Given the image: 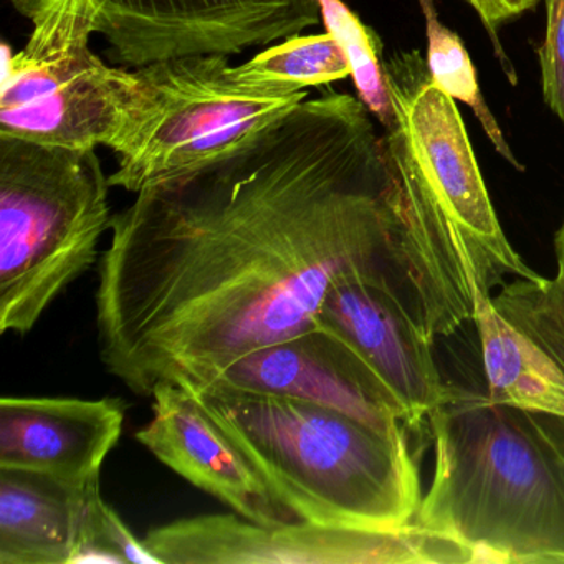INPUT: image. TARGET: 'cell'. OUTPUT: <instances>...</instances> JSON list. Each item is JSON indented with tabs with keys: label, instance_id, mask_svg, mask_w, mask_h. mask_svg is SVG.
Returning <instances> with one entry per match:
<instances>
[{
	"label": "cell",
	"instance_id": "18",
	"mask_svg": "<svg viewBox=\"0 0 564 564\" xmlns=\"http://www.w3.org/2000/svg\"><path fill=\"white\" fill-rule=\"evenodd\" d=\"M497 312L564 372V272L513 279L491 295Z\"/></svg>",
	"mask_w": 564,
	"mask_h": 564
},
{
	"label": "cell",
	"instance_id": "15",
	"mask_svg": "<svg viewBox=\"0 0 564 564\" xmlns=\"http://www.w3.org/2000/svg\"><path fill=\"white\" fill-rule=\"evenodd\" d=\"M474 323L487 398L564 427V372L497 312L491 295L478 296Z\"/></svg>",
	"mask_w": 564,
	"mask_h": 564
},
{
	"label": "cell",
	"instance_id": "4",
	"mask_svg": "<svg viewBox=\"0 0 564 564\" xmlns=\"http://www.w3.org/2000/svg\"><path fill=\"white\" fill-rule=\"evenodd\" d=\"M184 388L296 520L388 528L417 518L421 480L408 435L303 399Z\"/></svg>",
	"mask_w": 564,
	"mask_h": 564
},
{
	"label": "cell",
	"instance_id": "11",
	"mask_svg": "<svg viewBox=\"0 0 564 564\" xmlns=\"http://www.w3.org/2000/svg\"><path fill=\"white\" fill-rule=\"evenodd\" d=\"M191 388L303 399L386 434L401 435L408 429L401 405L365 359L319 326L237 358Z\"/></svg>",
	"mask_w": 564,
	"mask_h": 564
},
{
	"label": "cell",
	"instance_id": "8",
	"mask_svg": "<svg viewBox=\"0 0 564 564\" xmlns=\"http://www.w3.org/2000/svg\"><path fill=\"white\" fill-rule=\"evenodd\" d=\"M143 541L161 564L471 563L464 546L417 521L388 528L335 527L257 523L237 513L196 514L151 528Z\"/></svg>",
	"mask_w": 564,
	"mask_h": 564
},
{
	"label": "cell",
	"instance_id": "5",
	"mask_svg": "<svg viewBox=\"0 0 564 564\" xmlns=\"http://www.w3.org/2000/svg\"><path fill=\"white\" fill-rule=\"evenodd\" d=\"M97 150L0 138V333L25 336L97 262L111 229Z\"/></svg>",
	"mask_w": 564,
	"mask_h": 564
},
{
	"label": "cell",
	"instance_id": "13",
	"mask_svg": "<svg viewBox=\"0 0 564 564\" xmlns=\"http://www.w3.org/2000/svg\"><path fill=\"white\" fill-rule=\"evenodd\" d=\"M121 398L0 399V468L37 471L70 484L100 478L123 434Z\"/></svg>",
	"mask_w": 564,
	"mask_h": 564
},
{
	"label": "cell",
	"instance_id": "9",
	"mask_svg": "<svg viewBox=\"0 0 564 564\" xmlns=\"http://www.w3.org/2000/svg\"><path fill=\"white\" fill-rule=\"evenodd\" d=\"M31 21L42 0H11ZM97 34L118 67L270 47L323 25L318 0H94Z\"/></svg>",
	"mask_w": 564,
	"mask_h": 564
},
{
	"label": "cell",
	"instance_id": "14",
	"mask_svg": "<svg viewBox=\"0 0 564 564\" xmlns=\"http://www.w3.org/2000/svg\"><path fill=\"white\" fill-rule=\"evenodd\" d=\"M100 497V478L0 468V564H72Z\"/></svg>",
	"mask_w": 564,
	"mask_h": 564
},
{
	"label": "cell",
	"instance_id": "2",
	"mask_svg": "<svg viewBox=\"0 0 564 564\" xmlns=\"http://www.w3.org/2000/svg\"><path fill=\"white\" fill-rule=\"evenodd\" d=\"M394 121L384 128L388 197L429 336L474 322L475 302L507 279H534L508 242L467 128L417 52L384 61Z\"/></svg>",
	"mask_w": 564,
	"mask_h": 564
},
{
	"label": "cell",
	"instance_id": "10",
	"mask_svg": "<svg viewBox=\"0 0 564 564\" xmlns=\"http://www.w3.org/2000/svg\"><path fill=\"white\" fill-rule=\"evenodd\" d=\"M315 325L365 359L401 405L408 427H417L457 391L438 371L434 339L411 285L399 273L343 276L326 295Z\"/></svg>",
	"mask_w": 564,
	"mask_h": 564
},
{
	"label": "cell",
	"instance_id": "16",
	"mask_svg": "<svg viewBox=\"0 0 564 564\" xmlns=\"http://www.w3.org/2000/svg\"><path fill=\"white\" fill-rule=\"evenodd\" d=\"M236 84L262 90L305 91L351 77V65L329 32L295 35L270 45L246 64L230 65Z\"/></svg>",
	"mask_w": 564,
	"mask_h": 564
},
{
	"label": "cell",
	"instance_id": "22",
	"mask_svg": "<svg viewBox=\"0 0 564 564\" xmlns=\"http://www.w3.org/2000/svg\"><path fill=\"white\" fill-rule=\"evenodd\" d=\"M554 252H556L557 270L564 272V219L557 229L556 236H554Z\"/></svg>",
	"mask_w": 564,
	"mask_h": 564
},
{
	"label": "cell",
	"instance_id": "1",
	"mask_svg": "<svg viewBox=\"0 0 564 564\" xmlns=\"http://www.w3.org/2000/svg\"><path fill=\"white\" fill-rule=\"evenodd\" d=\"M369 115L349 94L306 98L115 214L95 295L108 375L143 398L161 382L199 386L315 328L343 276L388 270L412 289Z\"/></svg>",
	"mask_w": 564,
	"mask_h": 564
},
{
	"label": "cell",
	"instance_id": "7",
	"mask_svg": "<svg viewBox=\"0 0 564 564\" xmlns=\"http://www.w3.org/2000/svg\"><path fill=\"white\" fill-rule=\"evenodd\" d=\"M24 48L4 45L0 138L45 147L107 148L117 130L130 68L110 67L90 47L94 0H42Z\"/></svg>",
	"mask_w": 564,
	"mask_h": 564
},
{
	"label": "cell",
	"instance_id": "17",
	"mask_svg": "<svg viewBox=\"0 0 564 564\" xmlns=\"http://www.w3.org/2000/svg\"><path fill=\"white\" fill-rule=\"evenodd\" d=\"M419 6L425 19V35H427L425 65L432 80L448 97L454 98L455 101H462L474 110L475 117L480 121L485 134L497 153L514 170L523 173V164L518 163L510 144L505 140L497 118L491 115L490 108L485 104L484 95L478 87L477 72L464 42L447 25L442 24L435 0H419Z\"/></svg>",
	"mask_w": 564,
	"mask_h": 564
},
{
	"label": "cell",
	"instance_id": "19",
	"mask_svg": "<svg viewBox=\"0 0 564 564\" xmlns=\"http://www.w3.org/2000/svg\"><path fill=\"white\" fill-rule=\"evenodd\" d=\"M322 6L323 25L341 45L351 65L359 100L379 123L389 128L394 121L391 94L386 80L384 58L379 35L343 2V0H318Z\"/></svg>",
	"mask_w": 564,
	"mask_h": 564
},
{
	"label": "cell",
	"instance_id": "21",
	"mask_svg": "<svg viewBox=\"0 0 564 564\" xmlns=\"http://www.w3.org/2000/svg\"><path fill=\"white\" fill-rule=\"evenodd\" d=\"M464 2H467L477 12L478 19H480L491 44H494L495 54H497L498 61H500L501 68H503L507 77L510 78L511 84H517V74H514L513 65L508 61L503 48H501L498 31L508 22L520 19L524 12L536 8L543 0H464Z\"/></svg>",
	"mask_w": 564,
	"mask_h": 564
},
{
	"label": "cell",
	"instance_id": "3",
	"mask_svg": "<svg viewBox=\"0 0 564 564\" xmlns=\"http://www.w3.org/2000/svg\"><path fill=\"white\" fill-rule=\"evenodd\" d=\"M429 421L434 478L415 521L471 563H564V438L550 421L460 388Z\"/></svg>",
	"mask_w": 564,
	"mask_h": 564
},
{
	"label": "cell",
	"instance_id": "20",
	"mask_svg": "<svg viewBox=\"0 0 564 564\" xmlns=\"http://www.w3.org/2000/svg\"><path fill=\"white\" fill-rule=\"evenodd\" d=\"M546 4V34L538 47L544 104L564 121V0Z\"/></svg>",
	"mask_w": 564,
	"mask_h": 564
},
{
	"label": "cell",
	"instance_id": "12",
	"mask_svg": "<svg viewBox=\"0 0 564 564\" xmlns=\"http://www.w3.org/2000/svg\"><path fill=\"white\" fill-rule=\"evenodd\" d=\"M151 399L153 417L134 438L161 464L247 520L300 521L276 500L249 458L206 414L189 389L161 382Z\"/></svg>",
	"mask_w": 564,
	"mask_h": 564
},
{
	"label": "cell",
	"instance_id": "6",
	"mask_svg": "<svg viewBox=\"0 0 564 564\" xmlns=\"http://www.w3.org/2000/svg\"><path fill=\"white\" fill-rule=\"evenodd\" d=\"M227 55H189L130 68L111 187L140 194L194 173L269 130L308 91L262 90L230 78Z\"/></svg>",
	"mask_w": 564,
	"mask_h": 564
}]
</instances>
